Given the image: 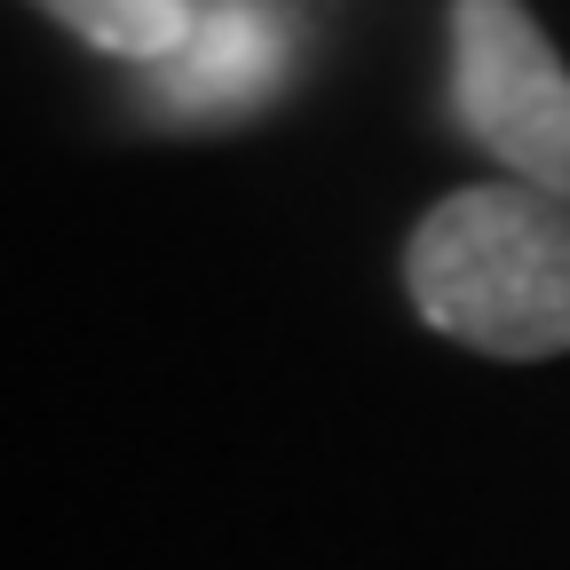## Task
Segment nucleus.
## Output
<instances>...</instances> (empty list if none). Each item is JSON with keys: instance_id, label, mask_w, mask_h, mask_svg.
I'll list each match as a JSON object with an SVG mask.
<instances>
[{"instance_id": "obj_1", "label": "nucleus", "mask_w": 570, "mask_h": 570, "mask_svg": "<svg viewBox=\"0 0 570 570\" xmlns=\"http://www.w3.org/2000/svg\"><path fill=\"white\" fill-rule=\"evenodd\" d=\"M412 309L483 356L570 348V206L523 183H475L428 206L404 246Z\"/></svg>"}, {"instance_id": "obj_2", "label": "nucleus", "mask_w": 570, "mask_h": 570, "mask_svg": "<svg viewBox=\"0 0 570 570\" xmlns=\"http://www.w3.org/2000/svg\"><path fill=\"white\" fill-rule=\"evenodd\" d=\"M452 96L523 190L570 206V63L523 0H452Z\"/></svg>"}, {"instance_id": "obj_3", "label": "nucleus", "mask_w": 570, "mask_h": 570, "mask_svg": "<svg viewBox=\"0 0 570 570\" xmlns=\"http://www.w3.org/2000/svg\"><path fill=\"white\" fill-rule=\"evenodd\" d=\"M294 63V24L277 0H198L190 40L151 63V104L167 119H238L277 96Z\"/></svg>"}, {"instance_id": "obj_4", "label": "nucleus", "mask_w": 570, "mask_h": 570, "mask_svg": "<svg viewBox=\"0 0 570 570\" xmlns=\"http://www.w3.org/2000/svg\"><path fill=\"white\" fill-rule=\"evenodd\" d=\"M32 9H48L88 48L135 56V63H167L190 40V24H198V0H32Z\"/></svg>"}]
</instances>
